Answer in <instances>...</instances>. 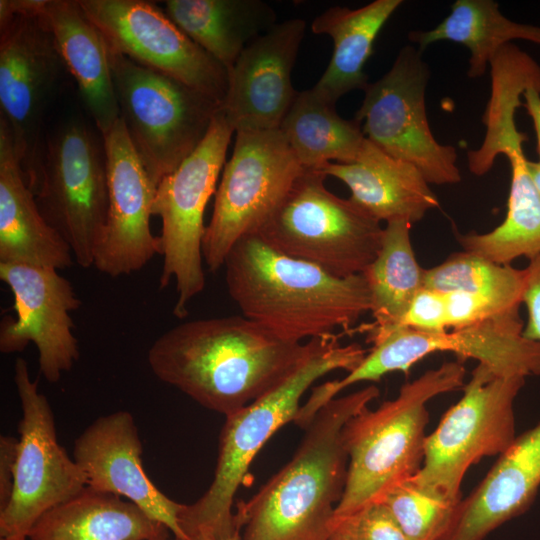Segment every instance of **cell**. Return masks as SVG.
<instances>
[{"label":"cell","mask_w":540,"mask_h":540,"mask_svg":"<svg viewBox=\"0 0 540 540\" xmlns=\"http://www.w3.org/2000/svg\"><path fill=\"white\" fill-rule=\"evenodd\" d=\"M322 338L286 341L243 315L197 319L160 335L147 361L162 382L226 417L281 382Z\"/></svg>","instance_id":"cell-1"},{"label":"cell","mask_w":540,"mask_h":540,"mask_svg":"<svg viewBox=\"0 0 540 540\" xmlns=\"http://www.w3.org/2000/svg\"><path fill=\"white\" fill-rule=\"evenodd\" d=\"M223 266L228 294L242 315L286 341L350 331L371 311L362 274L337 277L277 251L256 233L238 240Z\"/></svg>","instance_id":"cell-2"},{"label":"cell","mask_w":540,"mask_h":540,"mask_svg":"<svg viewBox=\"0 0 540 540\" xmlns=\"http://www.w3.org/2000/svg\"><path fill=\"white\" fill-rule=\"evenodd\" d=\"M379 396L368 385L325 404L304 429L291 460L235 513L241 540H331L346 484L347 421Z\"/></svg>","instance_id":"cell-3"},{"label":"cell","mask_w":540,"mask_h":540,"mask_svg":"<svg viewBox=\"0 0 540 540\" xmlns=\"http://www.w3.org/2000/svg\"><path fill=\"white\" fill-rule=\"evenodd\" d=\"M367 353L357 343L340 345L337 335L324 337L281 382L226 416L213 481L197 501L183 504L179 513V525L188 540H227L241 532L232 507L256 454L278 429L294 422L301 397L315 381L336 370L351 372Z\"/></svg>","instance_id":"cell-4"},{"label":"cell","mask_w":540,"mask_h":540,"mask_svg":"<svg viewBox=\"0 0 540 540\" xmlns=\"http://www.w3.org/2000/svg\"><path fill=\"white\" fill-rule=\"evenodd\" d=\"M465 375L462 361L445 362L403 384L395 398L374 410L366 407L347 421L342 431L347 478L333 526L382 502L393 488L419 472L428 435L427 404L463 388Z\"/></svg>","instance_id":"cell-5"},{"label":"cell","mask_w":540,"mask_h":540,"mask_svg":"<svg viewBox=\"0 0 540 540\" xmlns=\"http://www.w3.org/2000/svg\"><path fill=\"white\" fill-rule=\"evenodd\" d=\"M26 179L42 216L70 246L77 264L93 266L108 213L102 135L81 120L66 121L43 140Z\"/></svg>","instance_id":"cell-6"},{"label":"cell","mask_w":540,"mask_h":540,"mask_svg":"<svg viewBox=\"0 0 540 540\" xmlns=\"http://www.w3.org/2000/svg\"><path fill=\"white\" fill-rule=\"evenodd\" d=\"M107 50L120 119L157 188L201 144L221 105L168 75Z\"/></svg>","instance_id":"cell-7"},{"label":"cell","mask_w":540,"mask_h":540,"mask_svg":"<svg viewBox=\"0 0 540 540\" xmlns=\"http://www.w3.org/2000/svg\"><path fill=\"white\" fill-rule=\"evenodd\" d=\"M320 170L305 169L256 233L277 251L337 277L362 274L377 256L381 222L330 192Z\"/></svg>","instance_id":"cell-8"},{"label":"cell","mask_w":540,"mask_h":540,"mask_svg":"<svg viewBox=\"0 0 540 540\" xmlns=\"http://www.w3.org/2000/svg\"><path fill=\"white\" fill-rule=\"evenodd\" d=\"M233 132L220 109L201 144L156 188L152 215L158 216L162 224L158 236L163 257L159 286L164 289L175 280L177 300L173 314L177 318L188 315L189 303L205 287L203 217L225 165Z\"/></svg>","instance_id":"cell-9"},{"label":"cell","mask_w":540,"mask_h":540,"mask_svg":"<svg viewBox=\"0 0 540 540\" xmlns=\"http://www.w3.org/2000/svg\"><path fill=\"white\" fill-rule=\"evenodd\" d=\"M525 380L498 376L478 364L460 400L427 435L421 469L412 479L458 503L468 469L501 455L517 437L514 403Z\"/></svg>","instance_id":"cell-10"},{"label":"cell","mask_w":540,"mask_h":540,"mask_svg":"<svg viewBox=\"0 0 540 540\" xmlns=\"http://www.w3.org/2000/svg\"><path fill=\"white\" fill-rule=\"evenodd\" d=\"M304 170L279 128L236 132L203 237L211 272L224 265L238 240L261 229Z\"/></svg>","instance_id":"cell-11"},{"label":"cell","mask_w":540,"mask_h":540,"mask_svg":"<svg viewBox=\"0 0 540 540\" xmlns=\"http://www.w3.org/2000/svg\"><path fill=\"white\" fill-rule=\"evenodd\" d=\"M38 4L0 1V117L10 129L26 177L36 165L43 117L65 68Z\"/></svg>","instance_id":"cell-12"},{"label":"cell","mask_w":540,"mask_h":540,"mask_svg":"<svg viewBox=\"0 0 540 540\" xmlns=\"http://www.w3.org/2000/svg\"><path fill=\"white\" fill-rule=\"evenodd\" d=\"M523 329L519 308L451 331L395 329L373 343L359 366L342 379L333 380L334 390L338 395L359 382H377L395 371L406 373L436 352H450L461 360L474 359L498 376H540V343L527 339Z\"/></svg>","instance_id":"cell-13"},{"label":"cell","mask_w":540,"mask_h":540,"mask_svg":"<svg viewBox=\"0 0 540 540\" xmlns=\"http://www.w3.org/2000/svg\"><path fill=\"white\" fill-rule=\"evenodd\" d=\"M429 76L422 52L404 46L390 70L368 84L354 118L369 141L416 167L429 184H456L461 181L456 148L440 144L427 119Z\"/></svg>","instance_id":"cell-14"},{"label":"cell","mask_w":540,"mask_h":540,"mask_svg":"<svg viewBox=\"0 0 540 540\" xmlns=\"http://www.w3.org/2000/svg\"><path fill=\"white\" fill-rule=\"evenodd\" d=\"M14 382L22 418L13 492L0 510V538L4 539L27 537L44 513L87 486L81 468L58 443L52 408L23 358L15 362Z\"/></svg>","instance_id":"cell-15"},{"label":"cell","mask_w":540,"mask_h":540,"mask_svg":"<svg viewBox=\"0 0 540 540\" xmlns=\"http://www.w3.org/2000/svg\"><path fill=\"white\" fill-rule=\"evenodd\" d=\"M109 50L168 75L222 103L227 69L191 40L155 3L79 0Z\"/></svg>","instance_id":"cell-16"},{"label":"cell","mask_w":540,"mask_h":540,"mask_svg":"<svg viewBox=\"0 0 540 540\" xmlns=\"http://www.w3.org/2000/svg\"><path fill=\"white\" fill-rule=\"evenodd\" d=\"M0 279L13 296L15 318L0 324V351L21 352L33 343L42 376L56 383L79 359L71 313L81 306L69 280L57 269L22 263H0Z\"/></svg>","instance_id":"cell-17"},{"label":"cell","mask_w":540,"mask_h":540,"mask_svg":"<svg viewBox=\"0 0 540 540\" xmlns=\"http://www.w3.org/2000/svg\"><path fill=\"white\" fill-rule=\"evenodd\" d=\"M107 159L108 213L94 258L96 269L112 278L141 270L160 240L151 232L156 187L119 118L102 136Z\"/></svg>","instance_id":"cell-18"},{"label":"cell","mask_w":540,"mask_h":540,"mask_svg":"<svg viewBox=\"0 0 540 540\" xmlns=\"http://www.w3.org/2000/svg\"><path fill=\"white\" fill-rule=\"evenodd\" d=\"M305 29L301 18L275 24L250 42L228 69L220 109L235 133L280 127L298 93L291 75Z\"/></svg>","instance_id":"cell-19"},{"label":"cell","mask_w":540,"mask_h":540,"mask_svg":"<svg viewBox=\"0 0 540 540\" xmlns=\"http://www.w3.org/2000/svg\"><path fill=\"white\" fill-rule=\"evenodd\" d=\"M141 457L138 428L128 411L98 417L74 441L73 459L85 474L87 486L125 497L173 536L188 540L179 525L183 504L152 483Z\"/></svg>","instance_id":"cell-20"},{"label":"cell","mask_w":540,"mask_h":540,"mask_svg":"<svg viewBox=\"0 0 540 540\" xmlns=\"http://www.w3.org/2000/svg\"><path fill=\"white\" fill-rule=\"evenodd\" d=\"M540 487V421L517 436L483 480L457 504L439 540H484L524 513Z\"/></svg>","instance_id":"cell-21"},{"label":"cell","mask_w":540,"mask_h":540,"mask_svg":"<svg viewBox=\"0 0 540 540\" xmlns=\"http://www.w3.org/2000/svg\"><path fill=\"white\" fill-rule=\"evenodd\" d=\"M67 242L42 216L6 121L0 117V263L57 270L73 263Z\"/></svg>","instance_id":"cell-22"},{"label":"cell","mask_w":540,"mask_h":540,"mask_svg":"<svg viewBox=\"0 0 540 540\" xmlns=\"http://www.w3.org/2000/svg\"><path fill=\"white\" fill-rule=\"evenodd\" d=\"M320 171L349 188L350 199L378 221H421L440 207L436 194L420 171L397 159L367 138L357 159L348 164L328 163Z\"/></svg>","instance_id":"cell-23"},{"label":"cell","mask_w":540,"mask_h":540,"mask_svg":"<svg viewBox=\"0 0 540 540\" xmlns=\"http://www.w3.org/2000/svg\"><path fill=\"white\" fill-rule=\"evenodd\" d=\"M65 68L75 79L95 128L103 136L120 118L106 42L79 0H39Z\"/></svg>","instance_id":"cell-24"},{"label":"cell","mask_w":540,"mask_h":540,"mask_svg":"<svg viewBox=\"0 0 540 540\" xmlns=\"http://www.w3.org/2000/svg\"><path fill=\"white\" fill-rule=\"evenodd\" d=\"M169 529L122 497L86 486L44 513L29 540H157Z\"/></svg>","instance_id":"cell-25"},{"label":"cell","mask_w":540,"mask_h":540,"mask_svg":"<svg viewBox=\"0 0 540 540\" xmlns=\"http://www.w3.org/2000/svg\"><path fill=\"white\" fill-rule=\"evenodd\" d=\"M402 0H375L358 9L332 6L311 24L315 34H325L333 41L330 62L312 88L329 103L345 94L368 86L365 64L373 53L374 42L388 19L402 5Z\"/></svg>","instance_id":"cell-26"},{"label":"cell","mask_w":540,"mask_h":540,"mask_svg":"<svg viewBox=\"0 0 540 540\" xmlns=\"http://www.w3.org/2000/svg\"><path fill=\"white\" fill-rule=\"evenodd\" d=\"M165 13L228 71L245 47L277 24L262 0H167Z\"/></svg>","instance_id":"cell-27"},{"label":"cell","mask_w":540,"mask_h":540,"mask_svg":"<svg viewBox=\"0 0 540 540\" xmlns=\"http://www.w3.org/2000/svg\"><path fill=\"white\" fill-rule=\"evenodd\" d=\"M410 229L411 224L404 220L387 222L380 250L362 273L374 318L368 338L372 344L397 327L415 295L425 287V269L416 259Z\"/></svg>","instance_id":"cell-28"},{"label":"cell","mask_w":540,"mask_h":540,"mask_svg":"<svg viewBox=\"0 0 540 540\" xmlns=\"http://www.w3.org/2000/svg\"><path fill=\"white\" fill-rule=\"evenodd\" d=\"M294 156L305 169L354 162L366 139L361 124L347 120L312 88L298 91L279 127Z\"/></svg>","instance_id":"cell-29"},{"label":"cell","mask_w":540,"mask_h":540,"mask_svg":"<svg viewBox=\"0 0 540 540\" xmlns=\"http://www.w3.org/2000/svg\"><path fill=\"white\" fill-rule=\"evenodd\" d=\"M408 38L423 50L437 41H452L470 52L467 75L482 77L497 51L512 40L540 45V27L514 22L505 17L493 0H457L450 14L428 31H412Z\"/></svg>","instance_id":"cell-30"},{"label":"cell","mask_w":540,"mask_h":540,"mask_svg":"<svg viewBox=\"0 0 540 540\" xmlns=\"http://www.w3.org/2000/svg\"><path fill=\"white\" fill-rule=\"evenodd\" d=\"M510 162L511 182L507 214L503 222L486 233L458 235L463 251L501 265L520 257L540 255V194L527 170L522 143L504 152Z\"/></svg>","instance_id":"cell-31"},{"label":"cell","mask_w":540,"mask_h":540,"mask_svg":"<svg viewBox=\"0 0 540 540\" xmlns=\"http://www.w3.org/2000/svg\"><path fill=\"white\" fill-rule=\"evenodd\" d=\"M524 269L501 265L462 251L425 269V287L441 293L466 292L514 308L522 304Z\"/></svg>","instance_id":"cell-32"},{"label":"cell","mask_w":540,"mask_h":540,"mask_svg":"<svg viewBox=\"0 0 540 540\" xmlns=\"http://www.w3.org/2000/svg\"><path fill=\"white\" fill-rule=\"evenodd\" d=\"M382 502L408 540H439L459 503L419 485L412 478L393 488Z\"/></svg>","instance_id":"cell-33"},{"label":"cell","mask_w":540,"mask_h":540,"mask_svg":"<svg viewBox=\"0 0 540 540\" xmlns=\"http://www.w3.org/2000/svg\"><path fill=\"white\" fill-rule=\"evenodd\" d=\"M399 328L423 332L449 330L445 294L427 287L422 288L411 301L395 329Z\"/></svg>","instance_id":"cell-34"},{"label":"cell","mask_w":540,"mask_h":540,"mask_svg":"<svg viewBox=\"0 0 540 540\" xmlns=\"http://www.w3.org/2000/svg\"><path fill=\"white\" fill-rule=\"evenodd\" d=\"M448 328L457 329L486 320L501 312L519 308H509L486 297L466 293L445 294Z\"/></svg>","instance_id":"cell-35"},{"label":"cell","mask_w":540,"mask_h":540,"mask_svg":"<svg viewBox=\"0 0 540 540\" xmlns=\"http://www.w3.org/2000/svg\"><path fill=\"white\" fill-rule=\"evenodd\" d=\"M352 518L356 540H408L383 502L366 507Z\"/></svg>","instance_id":"cell-36"},{"label":"cell","mask_w":540,"mask_h":540,"mask_svg":"<svg viewBox=\"0 0 540 540\" xmlns=\"http://www.w3.org/2000/svg\"><path fill=\"white\" fill-rule=\"evenodd\" d=\"M525 271L522 303L526 307L527 321L523 335L540 343V255L529 260Z\"/></svg>","instance_id":"cell-37"},{"label":"cell","mask_w":540,"mask_h":540,"mask_svg":"<svg viewBox=\"0 0 540 540\" xmlns=\"http://www.w3.org/2000/svg\"><path fill=\"white\" fill-rule=\"evenodd\" d=\"M18 438L0 437V510L8 504L14 487Z\"/></svg>","instance_id":"cell-38"},{"label":"cell","mask_w":540,"mask_h":540,"mask_svg":"<svg viewBox=\"0 0 540 540\" xmlns=\"http://www.w3.org/2000/svg\"><path fill=\"white\" fill-rule=\"evenodd\" d=\"M523 97L525 100L523 106L526 108L527 113L533 121L537 136V151L540 158V93L537 90L530 88L524 92Z\"/></svg>","instance_id":"cell-39"},{"label":"cell","mask_w":540,"mask_h":540,"mask_svg":"<svg viewBox=\"0 0 540 540\" xmlns=\"http://www.w3.org/2000/svg\"><path fill=\"white\" fill-rule=\"evenodd\" d=\"M331 540H356L353 518H348L334 524Z\"/></svg>","instance_id":"cell-40"},{"label":"cell","mask_w":540,"mask_h":540,"mask_svg":"<svg viewBox=\"0 0 540 540\" xmlns=\"http://www.w3.org/2000/svg\"><path fill=\"white\" fill-rule=\"evenodd\" d=\"M528 173L535 185L537 191L540 194V162H533L527 160L526 163Z\"/></svg>","instance_id":"cell-41"},{"label":"cell","mask_w":540,"mask_h":540,"mask_svg":"<svg viewBox=\"0 0 540 540\" xmlns=\"http://www.w3.org/2000/svg\"><path fill=\"white\" fill-rule=\"evenodd\" d=\"M157 540H184V539H181V538H177L175 536H173V538H169L168 536H164L162 538H159Z\"/></svg>","instance_id":"cell-42"},{"label":"cell","mask_w":540,"mask_h":540,"mask_svg":"<svg viewBox=\"0 0 540 540\" xmlns=\"http://www.w3.org/2000/svg\"><path fill=\"white\" fill-rule=\"evenodd\" d=\"M241 532H238L236 533L234 536H232L231 538L227 539V540H241Z\"/></svg>","instance_id":"cell-43"},{"label":"cell","mask_w":540,"mask_h":540,"mask_svg":"<svg viewBox=\"0 0 540 540\" xmlns=\"http://www.w3.org/2000/svg\"><path fill=\"white\" fill-rule=\"evenodd\" d=\"M27 539H28L27 537L10 538V539L0 538V540H27Z\"/></svg>","instance_id":"cell-44"}]
</instances>
